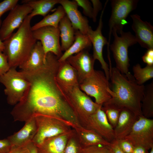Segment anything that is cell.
<instances>
[{
  "label": "cell",
  "mask_w": 153,
  "mask_h": 153,
  "mask_svg": "<svg viewBox=\"0 0 153 153\" xmlns=\"http://www.w3.org/2000/svg\"><path fill=\"white\" fill-rule=\"evenodd\" d=\"M52 52L46 62L35 71H21L29 85L20 101L11 112L15 121H27L36 114L60 118L71 127L81 126L73 110L59 88L56 79L60 62Z\"/></svg>",
  "instance_id": "1"
},
{
  "label": "cell",
  "mask_w": 153,
  "mask_h": 153,
  "mask_svg": "<svg viewBox=\"0 0 153 153\" xmlns=\"http://www.w3.org/2000/svg\"><path fill=\"white\" fill-rule=\"evenodd\" d=\"M109 68L112 92L108 101L121 108L128 109L138 116L142 115L141 101L145 86L139 84L133 76L128 78L111 65Z\"/></svg>",
  "instance_id": "2"
},
{
  "label": "cell",
  "mask_w": 153,
  "mask_h": 153,
  "mask_svg": "<svg viewBox=\"0 0 153 153\" xmlns=\"http://www.w3.org/2000/svg\"><path fill=\"white\" fill-rule=\"evenodd\" d=\"M31 18L28 15L15 33L3 41V52L7 56L10 68H16L28 58L36 43L31 30Z\"/></svg>",
  "instance_id": "3"
},
{
  "label": "cell",
  "mask_w": 153,
  "mask_h": 153,
  "mask_svg": "<svg viewBox=\"0 0 153 153\" xmlns=\"http://www.w3.org/2000/svg\"><path fill=\"white\" fill-rule=\"evenodd\" d=\"M57 83L80 124L84 127L89 117L102 105L93 102L82 91L79 85L66 86Z\"/></svg>",
  "instance_id": "4"
},
{
  "label": "cell",
  "mask_w": 153,
  "mask_h": 153,
  "mask_svg": "<svg viewBox=\"0 0 153 153\" xmlns=\"http://www.w3.org/2000/svg\"><path fill=\"white\" fill-rule=\"evenodd\" d=\"M33 117L37 131L32 142L36 146L47 139L68 133L73 129L69 124L56 117L41 114H35Z\"/></svg>",
  "instance_id": "5"
},
{
  "label": "cell",
  "mask_w": 153,
  "mask_h": 153,
  "mask_svg": "<svg viewBox=\"0 0 153 153\" xmlns=\"http://www.w3.org/2000/svg\"><path fill=\"white\" fill-rule=\"evenodd\" d=\"M114 41L110 44L109 49L112 51L116 63V68L122 74L128 78L133 76L129 71V59L128 48L137 43L135 36L130 32H123L119 36L115 31L112 32Z\"/></svg>",
  "instance_id": "6"
},
{
  "label": "cell",
  "mask_w": 153,
  "mask_h": 153,
  "mask_svg": "<svg viewBox=\"0 0 153 153\" xmlns=\"http://www.w3.org/2000/svg\"><path fill=\"white\" fill-rule=\"evenodd\" d=\"M79 86L87 95L94 97L98 104L102 105L111 98L112 91L109 80L101 71L95 70Z\"/></svg>",
  "instance_id": "7"
},
{
  "label": "cell",
  "mask_w": 153,
  "mask_h": 153,
  "mask_svg": "<svg viewBox=\"0 0 153 153\" xmlns=\"http://www.w3.org/2000/svg\"><path fill=\"white\" fill-rule=\"evenodd\" d=\"M0 82L4 85V93L8 103L15 105L23 97L29 83L22 72L12 68L5 74L0 76Z\"/></svg>",
  "instance_id": "8"
},
{
  "label": "cell",
  "mask_w": 153,
  "mask_h": 153,
  "mask_svg": "<svg viewBox=\"0 0 153 153\" xmlns=\"http://www.w3.org/2000/svg\"><path fill=\"white\" fill-rule=\"evenodd\" d=\"M111 14L109 21V33L107 52H110V37L113 31L120 34L124 26L127 24L126 19L129 14L137 7L138 0H111Z\"/></svg>",
  "instance_id": "9"
},
{
  "label": "cell",
  "mask_w": 153,
  "mask_h": 153,
  "mask_svg": "<svg viewBox=\"0 0 153 153\" xmlns=\"http://www.w3.org/2000/svg\"><path fill=\"white\" fill-rule=\"evenodd\" d=\"M134 146H141L148 150L153 147V119L139 116L130 132L124 138Z\"/></svg>",
  "instance_id": "10"
},
{
  "label": "cell",
  "mask_w": 153,
  "mask_h": 153,
  "mask_svg": "<svg viewBox=\"0 0 153 153\" xmlns=\"http://www.w3.org/2000/svg\"><path fill=\"white\" fill-rule=\"evenodd\" d=\"M32 11V8L24 3L17 4L10 10L0 27L1 40L3 41L10 37L14 30L20 27Z\"/></svg>",
  "instance_id": "11"
},
{
  "label": "cell",
  "mask_w": 153,
  "mask_h": 153,
  "mask_svg": "<svg viewBox=\"0 0 153 153\" xmlns=\"http://www.w3.org/2000/svg\"><path fill=\"white\" fill-rule=\"evenodd\" d=\"M108 1L107 0L105 3L104 8L101 11L98 25L96 29L95 30H93L91 27L87 35L89 37L93 46V57L95 60H97L99 61L102 68L104 71L106 77L109 80L110 79L109 66L104 60L103 55V47L105 45H108V41L103 35L102 33L103 26V16Z\"/></svg>",
  "instance_id": "12"
},
{
  "label": "cell",
  "mask_w": 153,
  "mask_h": 153,
  "mask_svg": "<svg viewBox=\"0 0 153 153\" xmlns=\"http://www.w3.org/2000/svg\"><path fill=\"white\" fill-rule=\"evenodd\" d=\"M33 33L36 40H39L41 42L46 56L51 52L59 59L62 56L58 27H44L33 31Z\"/></svg>",
  "instance_id": "13"
},
{
  "label": "cell",
  "mask_w": 153,
  "mask_h": 153,
  "mask_svg": "<svg viewBox=\"0 0 153 153\" xmlns=\"http://www.w3.org/2000/svg\"><path fill=\"white\" fill-rule=\"evenodd\" d=\"M101 107L89 117L84 127L94 131L111 142L115 139L114 129L109 122Z\"/></svg>",
  "instance_id": "14"
},
{
  "label": "cell",
  "mask_w": 153,
  "mask_h": 153,
  "mask_svg": "<svg viewBox=\"0 0 153 153\" xmlns=\"http://www.w3.org/2000/svg\"><path fill=\"white\" fill-rule=\"evenodd\" d=\"M66 60L77 73L79 84L94 72L95 60L86 50L68 57Z\"/></svg>",
  "instance_id": "15"
},
{
  "label": "cell",
  "mask_w": 153,
  "mask_h": 153,
  "mask_svg": "<svg viewBox=\"0 0 153 153\" xmlns=\"http://www.w3.org/2000/svg\"><path fill=\"white\" fill-rule=\"evenodd\" d=\"M133 20L131 25L137 42L142 47L153 48V26L150 22L142 20L137 14L130 16Z\"/></svg>",
  "instance_id": "16"
},
{
  "label": "cell",
  "mask_w": 153,
  "mask_h": 153,
  "mask_svg": "<svg viewBox=\"0 0 153 153\" xmlns=\"http://www.w3.org/2000/svg\"><path fill=\"white\" fill-rule=\"evenodd\" d=\"M59 4L64 9L74 29L79 31L83 34L87 35L91 27L87 18L83 16L78 10V5L75 0H60Z\"/></svg>",
  "instance_id": "17"
},
{
  "label": "cell",
  "mask_w": 153,
  "mask_h": 153,
  "mask_svg": "<svg viewBox=\"0 0 153 153\" xmlns=\"http://www.w3.org/2000/svg\"><path fill=\"white\" fill-rule=\"evenodd\" d=\"M138 117L129 109L122 108L117 123L114 128L115 139H124L130 132Z\"/></svg>",
  "instance_id": "18"
},
{
  "label": "cell",
  "mask_w": 153,
  "mask_h": 153,
  "mask_svg": "<svg viewBox=\"0 0 153 153\" xmlns=\"http://www.w3.org/2000/svg\"><path fill=\"white\" fill-rule=\"evenodd\" d=\"M37 131V126L34 117L25 122L23 127L19 131L7 138L12 146L26 145L32 141Z\"/></svg>",
  "instance_id": "19"
},
{
  "label": "cell",
  "mask_w": 153,
  "mask_h": 153,
  "mask_svg": "<svg viewBox=\"0 0 153 153\" xmlns=\"http://www.w3.org/2000/svg\"><path fill=\"white\" fill-rule=\"evenodd\" d=\"M74 132L73 128L68 133L45 140L36 146L37 153H63L68 139Z\"/></svg>",
  "instance_id": "20"
},
{
  "label": "cell",
  "mask_w": 153,
  "mask_h": 153,
  "mask_svg": "<svg viewBox=\"0 0 153 153\" xmlns=\"http://www.w3.org/2000/svg\"><path fill=\"white\" fill-rule=\"evenodd\" d=\"M45 55L40 41L36 42L27 59L19 67L21 71H31L42 67L46 62Z\"/></svg>",
  "instance_id": "21"
},
{
  "label": "cell",
  "mask_w": 153,
  "mask_h": 153,
  "mask_svg": "<svg viewBox=\"0 0 153 153\" xmlns=\"http://www.w3.org/2000/svg\"><path fill=\"white\" fill-rule=\"evenodd\" d=\"M82 147L95 145H109L110 142L107 141L94 131L82 126L72 128Z\"/></svg>",
  "instance_id": "22"
},
{
  "label": "cell",
  "mask_w": 153,
  "mask_h": 153,
  "mask_svg": "<svg viewBox=\"0 0 153 153\" xmlns=\"http://www.w3.org/2000/svg\"><path fill=\"white\" fill-rule=\"evenodd\" d=\"M56 79L58 83L62 85H79L76 71L66 60L60 62Z\"/></svg>",
  "instance_id": "23"
},
{
  "label": "cell",
  "mask_w": 153,
  "mask_h": 153,
  "mask_svg": "<svg viewBox=\"0 0 153 153\" xmlns=\"http://www.w3.org/2000/svg\"><path fill=\"white\" fill-rule=\"evenodd\" d=\"M92 46L91 41L87 35H84L79 31L75 30L74 41L71 47L65 51L59 59L60 62L64 61L69 56L90 48Z\"/></svg>",
  "instance_id": "24"
},
{
  "label": "cell",
  "mask_w": 153,
  "mask_h": 153,
  "mask_svg": "<svg viewBox=\"0 0 153 153\" xmlns=\"http://www.w3.org/2000/svg\"><path fill=\"white\" fill-rule=\"evenodd\" d=\"M58 28L61 40V49L62 51H65L71 47L74 41L75 30L66 15L60 21Z\"/></svg>",
  "instance_id": "25"
},
{
  "label": "cell",
  "mask_w": 153,
  "mask_h": 153,
  "mask_svg": "<svg viewBox=\"0 0 153 153\" xmlns=\"http://www.w3.org/2000/svg\"><path fill=\"white\" fill-rule=\"evenodd\" d=\"M59 1L60 0H25L22 2L32 8V11L28 15L32 19L38 15L44 17Z\"/></svg>",
  "instance_id": "26"
},
{
  "label": "cell",
  "mask_w": 153,
  "mask_h": 153,
  "mask_svg": "<svg viewBox=\"0 0 153 153\" xmlns=\"http://www.w3.org/2000/svg\"><path fill=\"white\" fill-rule=\"evenodd\" d=\"M66 15L63 8L61 5H60L53 13L46 16L42 20L32 26L31 30L33 31L47 26L58 27L60 21Z\"/></svg>",
  "instance_id": "27"
},
{
  "label": "cell",
  "mask_w": 153,
  "mask_h": 153,
  "mask_svg": "<svg viewBox=\"0 0 153 153\" xmlns=\"http://www.w3.org/2000/svg\"><path fill=\"white\" fill-rule=\"evenodd\" d=\"M142 115L146 118L153 117V81L145 86L143 96L141 101Z\"/></svg>",
  "instance_id": "28"
},
{
  "label": "cell",
  "mask_w": 153,
  "mask_h": 153,
  "mask_svg": "<svg viewBox=\"0 0 153 153\" xmlns=\"http://www.w3.org/2000/svg\"><path fill=\"white\" fill-rule=\"evenodd\" d=\"M133 76L139 85H143L146 81L153 77V65L146 66L142 68L139 63L133 67Z\"/></svg>",
  "instance_id": "29"
},
{
  "label": "cell",
  "mask_w": 153,
  "mask_h": 153,
  "mask_svg": "<svg viewBox=\"0 0 153 153\" xmlns=\"http://www.w3.org/2000/svg\"><path fill=\"white\" fill-rule=\"evenodd\" d=\"M108 121L114 129L117 123L122 108L109 101L104 103L101 107Z\"/></svg>",
  "instance_id": "30"
},
{
  "label": "cell",
  "mask_w": 153,
  "mask_h": 153,
  "mask_svg": "<svg viewBox=\"0 0 153 153\" xmlns=\"http://www.w3.org/2000/svg\"><path fill=\"white\" fill-rule=\"evenodd\" d=\"M82 147L75 131L68 139L63 153H80Z\"/></svg>",
  "instance_id": "31"
},
{
  "label": "cell",
  "mask_w": 153,
  "mask_h": 153,
  "mask_svg": "<svg viewBox=\"0 0 153 153\" xmlns=\"http://www.w3.org/2000/svg\"><path fill=\"white\" fill-rule=\"evenodd\" d=\"M80 153H110L108 146L95 145L82 147Z\"/></svg>",
  "instance_id": "32"
},
{
  "label": "cell",
  "mask_w": 153,
  "mask_h": 153,
  "mask_svg": "<svg viewBox=\"0 0 153 153\" xmlns=\"http://www.w3.org/2000/svg\"><path fill=\"white\" fill-rule=\"evenodd\" d=\"M18 0H5L0 2V27L2 22V16L6 12L10 11L17 5Z\"/></svg>",
  "instance_id": "33"
},
{
  "label": "cell",
  "mask_w": 153,
  "mask_h": 153,
  "mask_svg": "<svg viewBox=\"0 0 153 153\" xmlns=\"http://www.w3.org/2000/svg\"><path fill=\"white\" fill-rule=\"evenodd\" d=\"M78 6L83 9V13L87 16L92 19L93 7L91 3L88 0H75Z\"/></svg>",
  "instance_id": "34"
},
{
  "label": "cell",
  "mask_w": 153,
  "mask_h": 153,
  "mask_svg": "<svg viewBox=\"0 0 153 153\" xmlns=\"http://www.w3.org/2000/svg\"><path fill=\"white\" fill-rule=\"evenodd\" d=\"M116 140L119 147L124 153H133L134 146L129 141L125 138Z\"/></svg>",
  "instance_id": "35"
},
{
  "label": "cell",
  "mask_w": 153,
  "mask_h": 153,
  "mask_svg": "<svg viewBox=\"0 0 153 153\" xmlns=\"http://www.w3.org/2000/svg\"><path fill=\"white\" fill-rule=\"evenodd\" d=\"M10 68L7 56L0 50V76L6 73Z\"/></svg>",
  "instance_id": "36"
},
{
  "label": "cell",
  "mask_w": 153,
  "mask_h": 153,
  "mask_svg": "<svg viewBox=\"0 0 153 153\" xmlns=\"http://www.w3.org/2000/svg\"><path fill=\"white\" fill-rule=\"evenodd\" d=\"M90 1L93 6L92 19L94 22H95L98 13L102 9V4L99 0H91Z\"/></svg>",
  "instance_id": "37"
},
{
  "label": "cell",
  "mask_w": 153,
  "mask_h": 153,
  "mask_svg": "<svg viewBox=\"0 0 153 153\" xmlns=\"http://www.w3.org/2000/svg\"><path fill=\"white\" fill-rule=\"evenodd\" d=\"M11 147V143L7 138L0 139V153H8Z\"/></svg>",
  "instance_id": "38"
},
{
  "label": "cell",
  "mask_w": 153,
  "mask_h": 153,
  "mask_svg": "<svg viewBox=\"0 0 153 153\" xmlns=\"http://www.w3.org/2000/svg\"><path fill=\"white\" fill-rule=\"evenodd\" d=\"M143 61L149 65H153V48L148 49L142 57Z\"/></svg>",
  "instance_id": "39"
},
{
  "label": "cell",
  "mask_w": 153,
  "mask_h": 153,
  "mask_svg": "<svg viewBox=\"0 0 153 153\" xmlns=\"http://www.w3.org/2000/svg\"><path fill=\"white\" fill-rule=\"evenodd\" d=\"M108 146L110 153H124L119 147L116 139L110 142Z\"/></svg>",
  "instance_id": "40"
},
{
  "label": "cell",
  "mask_w": 153,
  "mask_h": 153,
  "mask_svg": "<svg viewBox=\"0 0 153 153\" xmlns=\"http://www.w3.org/2000/svg\"><path fill=\"white\" fill-rule=\"evenodd\" d=\"M27 144L20 146H12L8 153H28Z\"/></svg>",
  "instance_id": "41"
},
{
  "label": "cell",
  "mask_w": 153,
  "mask_h": 153,
  "mask_svg": "<svg viewBox=\"0 0 153 153\" xmlns=\"http://www.w3.org/2000/svg\"><path fill=\"white\" fill-rule=\"evenodd\" d=\"M28 153H37L36 146L31 141L27 145Z\"/></svg>",
  "instance_id": "42"
},
{
  "label": "cell",
  "mask_w": 153,
  "mask_h": 153,
  "mask_svg": "<svg viewBox=\"0 0 153 153\" xmlns=\"http://www.w3.org/2000/svg\"><path fill=\"white\" fill-rule=\"evenodd\" d=\"M148 150L145 148L141 146H134L133 153H148Z\"/></svg>",
  "instance_id": "43"
},
{
  "label": "cell",
  "mask_w": 153,
  "mask_h": 153,
  "mask_svg": "<svg viewBox=\"0 0 153 153\" xmlns=\"http://www.w3.org/2000/svg\"><path fill=\"white\" fill-rule=\"evenodd\" d=\"M4 50V46L3 42L2 41L0 38V50L3 52Z\"/></svg>",
  "instance_id": "44"
},
{
  "label": "cell",
  "mask_w": 153,
  "mask_h": 153,
  "mask_svg": "<svg viewBox=\"0 0 153 153\" xmlns=\"http://www.w3.org/2000/svg\"><path fill=\"white\" fill-rule=\"evenodd\" d=\"M149 153H153V147L150 149V150Z\"/></svg>",
  "instance_id": "45"
}]
</instances>
